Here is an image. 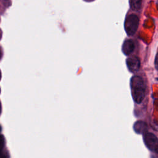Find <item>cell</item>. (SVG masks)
Instances as JSON below:
<instances>
[{"label": "cell", "mask_w": 158, "mask_h": 158, "mask_svg": "<svg viewBox=\"0 0 158 158\" xmlns=\"http://www.w3.org/2000/svg\"><path fill=\"white\" fill-rule=\"evenodd\" d=\"M131 94L135 102L139 104L144 98L146 87L143 80L139 76H133L130 82Z\"/></svg>", "instance_id": "1"}, {"label": "cell", "mask_w": 158, "mask_h": 158, "mask_svg": "<svg viewBox=\"0 0 158 158\" xmlns=\"http://www.w3.org/2000/svg\"><path fill=\"white\" fill-rule=\"evenodd\" d=\"M139 25L138 17L135 14H130L125 19L124 27L127 34L129 36L133 35L137 30Z\"/></svg>", "instance_id": "2"}, {"label": "cell", "mask_w": 158, "mask_h": 158, "mask_svg": "<svg viewBox=\"0 0 158 158\" xmlns=\"http://www.w3.org/2000/svg\"><path fill=\"white\" fill-rule=\"evenodd\" d=\"M143 141L146 147L152 151H156L158 147V138L153 133L146 132L143 134Z\"/></svg>", "instance_id": "3"}, {"label": "cell", "mask_w": 158, "mask_h": 158, "mask_svg": "<svg viewBox=\"0 0 158 158\" xmlns=\"http://www.w3.org/2000/svg\"><path fill=\"white\" fill-rule=\"evenodd\" d=\"M127 65L128 69L131 72L138 71L140 67V61L137 57H130L127 59Z\"/></svg>", "instance_id": "4"}, {"label": "cell", "mask_w": 158, "mask_h": 158, "mask_svg": "<svg viewBox=\"0 0 158 158\" xmlns=\"http://www.w3.org/2000/svg\"><path fill=\"white\" fill-rule=\"evenodd\" d=\"M134 49L135 43L132 40H127L125 41L122 46V51L125 55L128 56L130 54L134 51Z\"/></svg>", "instance_id": "5"}, {"label": "cell", "mask_w": 158, "mask_h": 158, "mask_svg": "<svg viewBox=\"0 0 158 158\" xmlns=\"http://www.w3.org/2000/svg\"><path fill=\"white\" fill-rule=\"evenodd\" d=\"M135 131L138 134H144L147 132L148 126L145 122L142 121H138L135 123L133 125Z\"/></svg>", "instance_id": "6"}, {"label": "cell", "mask_w": 158, "mask_h": 158, "mask_svg": "<svg viewBox=\"0 0 158 158\" xmlns=\"http://www.w3.org/2000/svg\"><path fill=\"white\" fill-rule=\"evenodd\" d=\"M142 0H130L131 8L134 10H138L141 8Z\"/></svg>", "instance_id": "7"}, {"label": "cell", "mask_w": 158, "mask_h": 158, "mask_svg": "<svg viewBox=\"0 0 158 158\" xmlns=\"http://www.w3.org/2000/svg\"><path fill=\"white\" fill-rule=\"evenodd\" d=\"M5 143H6V140L4 135L0 134V152L4 149Z\"/></svg>", "instance_id": "8"}, {"label": "cell", "mask_w": 158, "mask_h": 158, "mask_svg": "<svg viewBox=\"0 0 158 158\" xmlns=\"http://www.w3.org/2000/svg\"><path fill=\"white\" fill-rule=\"evenodd\" d=\"M154 64H155V67H156V70L158 71V53L157 54V55H156V56Z\"/></svg>", "instance_id": "9"}, {"label": "cell", "mask_w": 158, "mask_h": 158, "mask_svg": "<svg viewBox=\"0 0 158 158\" xmlns=\"http://www.w3.org/2000/svg\"><path fill=\"white\" fill-rule=\"evenodd\" d=\"M1 110H2V107H1V102H0V114L1 113Z\"/></svg>", "instance_id": "10"}, {"label": "cell", "mask_w": 158, "mask_h": 158, "mask_svg": "<svg viewBox=\"0 0 158 158\" xmlns=\"http://www.w3.org/2000/svg\"><path fill=\"white\" fill-rule=\"evenodd\" d=\"M157 154H158V147H157V148L156 149V151H155Z\"/></svg>", "instance_id": "11"}, {"label": "cell", "mask_w": 158, "mask_h": 158, "mask_svg": "<svg viewBox=\"0 0 158 158\" xmlns=\"http://www.w3.org/2000/svg\"><path fill=\"white\" fill-rule=\"evenodd\" d=\"M1 56H2V53H1V50H0V59H1Z\"/></svg>", "instance_id": "12"}, {"label": "cell", "mask_w": 158, "mask_h": 158, "mask_svg": "<svg viewBox=\"0 0 158 158\" xmlns=\"http://www.w3.org/2000/svg\"><path fill=\"white\" fill-rule=\"evenodd\" d=\"M1 130H2V128H1V126L0 125V132L1 131Z\"/></svg>", "instance_id": "13"}, {"label": "cell", "mask_w": 158, "mask_h": 158, "mask_svg": "<svg viewBox=\"0 0 158 158\" xmlns=\"http://www.w3.org/2000/svg\"><path fill=\"white\" fill-rule=\"evenodd\" d=\"M0 77H1V71H0Z\"/></svg>", "instance_id": "14"}, {"label": "cell", "mask_w": 158, "mask_h": 158, "mask_svg": "<svg viewBox=\"0 0 158 158\" xmlns=\"http://www.w3.org/2000/svg\"><path fill=\"white\" fill-rule=\"evenodd\" d=\"M0 93H1V89H0Z\"/></svg>", "instance_id": "15"}]
</instances>
